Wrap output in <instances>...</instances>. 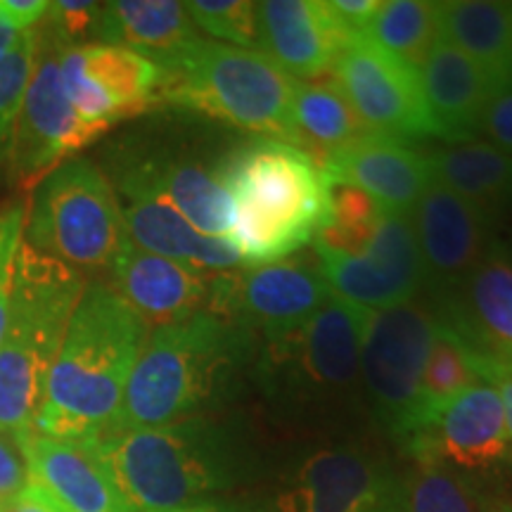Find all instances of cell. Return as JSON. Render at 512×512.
Returning a JSON list of instances; mask_svg holds the SVG:
<instances>
[{"label":"cell","mask_w":512,"mask_h":512,"mask_svg":"<svg viewBox=\"0 0 512 512\" xmlns=\"http://www.w3.org/2000/svg\"><path fill=\"white\" fill-rule=\"evenodd\" d=\"M91 451L133 512L183 508L249 482L259 470L252 430L238 418H195L107 432Z\"/></svg>","instance_id":"cell-1"},{"label":"cell","mask_w":512,"mask_h":512,"mask_svg":"<svg viewBox=\"0 0 512 512\" xmlns=\"http://www.w3.org/2000/svg\"><path fill=\"white\" fill-rule=\"evenodd\" d=\"M261 337L211 311L150 330L112 432L152 430L233 401L252 384Z\"/></svg>","instance_id":"cell-2"},{"label":"cell","mask_w":512,"mask_h":512,"mask_svg":"<svg viewBox=\"0 0 512 512\" xmlns=\"http://www.w3.org/2000/svg\"><path fill=\"white\" fill-rule=\"evenodd\" d=\"M150 328L107 283L81 294L50 370L34 432L91 446L112 432Z\"/></svg>","instance_id":"cell-3"},{"label":"cell","mask_w":512,"mask_h":512,"mask_svg":"<svg viewBox=\"0 0 512 512\" xmlns=\"http://www.w3.org/2000/svg\"><path fill=\"white\" fill-rule=\"evenodd\" d=\"M221 181L235 204L230 242L242 268L283 261L313 245L332 216L323 171L304 150L283 140L249 138L233 145Z\"/></svg>","instance_id":"cell-4"},{"label":"cell","mask_w":512,"mask_h":512,"mask_svg":"<svg viewBox=\"0 0 512 512\" xmlns=\"http://www.w3.org/2000/svg\"><path fill=\"white\" fill-rule=\"evenodd\" d=\"M368 309L332 297L302 323L261 337L252 387L290 420H342L366 408L358 347Z\"/></svg>","instance_id":"cell-5"},{"label":"cell","mask_w":512,"mask_h":512,"mask_svg":"<svg viewBox=\"0 0 512 512\" xmlns=\"http://www.w3.org/2000/svg\"><path fill=\"white\" fill-rule=\"evenodd\" d=\"M155 67L157 102L294 145L292 102L299 81L261 50L195 38Z\"/></svg>","instance_id":"cell-6"},{"label":"cell","mask_w":512,"mask_h":512,"mask_svg":"<svg viewBox=\"0 0 512 512\" xmlns=\"http://www.w3.org/2000/svg\"><path fill=\"white\" fill-rule=\"evenodd\" d=\"M86 280L60 259L22 245L10 311L0 339V432L34 430L50 370Z\"/></svg>","instance_id":"cell-7"},{"label":"cell","mask_w":512,"mask_h":512,"mask_svg":"<svg viewBox=\"0 0 512 512\" xmlns=\"http://www.w3.org/2000/svg\"><path fill=\"white\" fill-rule=\"evenodd\" d=\"M117 190L91 159L74 157L36 185L24 242L72 268H110L126 242Z\"/></svg>","instance_id":"cell-8"},{"label":"cell","mask_w":512,"mask_h":512,"mask_svg":"<svg viewBox=\"0 0 512 512\" xmlns=\"http://www.w3.org/2000/svg\"><path fill=\"white\" fill-rule=\"evenodd\" d=\"M434 311L425 297L366 311L358 347L363 396L377 427L408 453L425 430L422 375L434 339Z\"/></svg>","instance_id":"cell-9"},{"label":"cell","mask_w":512,"mask_h":512,"mask_svg":"<svg viewBox=\"0 0 512 512\" xmlns=\"http://www.w3.org/2000/svg\"><path fill=\"white\" fill-rule=\"evenodd\" d=\"M36 34L34 72L24 93L8 157L10 174L22 188H36L50 171L74 159L76 152L112 128L83 119L74 110L60 74L64 43L46 22Z\"/></svg>","instance_id":"cell-10"},{"label":"cell","mask_w":512,"mask_h":512,"mask_svg":"<svg viewBox=\"0 0 512 512\" xmlns=\"http://www.w3.org/2000/svg\"><path fill=\"white\" fill-rule=\"evenodd\" d=\"M228 150L195 155L171 145H126L110 169L126 200H159L200 233L228 240L235 226V204L221 181Z\"/></svg>","instance_id":"cell-11"},{"label":"cell","mask_w":512,"mask_h":512,"mask_svg":"<svg viewBox=\"0 0 512 512\" xmlns=\"http://www.w3.org/2000/svg\"><path fill=\"white\" fill-rule=\"evenodd\" d=\"M403 470L373 446L344 441L299 460L273 512H401Z\"/></svg>","instance_id":"cell-12"},{"label":"cell","mask_w":512,"mask_h":512,"mask_svg":"<svg viewBox=\"0 0 512 512\" xmlns=\"http://www.w3.org/2000/svg\"><path fill=\"white\" fill-rule=\"evenodd\" d=\"M335 297L316 252L283 261L216 273L211 313L245 325L256 335L290 328Z\"/></svg>","instance_id":"cell-13"},{"label":"cell","mask_w":512,"mask_h":512,"mask_svg":"<svg viewBox=\"0 0 512 512\" xmlns=\"http://www.w3.org/2000/svg\"><path fill=\"white\" fill-rule=\"evenodd\" d=\"M332 72L368 133L411 145L437 138L420 74L370 38H351Z\"/></svg>","instance_id":"cell-14"},{"label":"cell","mask_w":512,"mask_h":512,"mask_svg":"<svg viewBox=\"0 0 512 512\" xmlns=\"http://www.w3.org/2000/svg\"><path fill=\"white\" fill-rule=\"evenodd\" d=\"M316 256L332 294L361 309H392L420 299V292L425 294V268L408 214L384 209L361 254L316 252Z\"/></svg>","instance_id":"cell-15"},{"label":"cell","mask_w":512,"mask_h":512,"mask_svg":"<svg viewBox=\"0 0 512 512\" xmlns=\"http://www.w3.org/2000/svg\"><path fill=\"white\" fill-rule=\"evenodd\" d=\"M64 91L83 119L114 126L157 105L159 69L147 57L114 46H64Z\"/></svg>","instance_id":"cell-16"},{"label":"cell","mask_w":512,"mask_h":512,"mask_svg":"<svg viewBox=\"0 0 512 512\" xmlns=\"http://www.w3.org/2000/svg\"><path fill=\"white\" fill-rule=\"evenodd\" d=\"M408 216L425 268V299L446 297L479 264L496 259L482 221L446 185H427Z\"/></svg>","instance_id":"cell-17"},{"label":"cell","mask_w":512,"mask_h":512,"mask_svg":"<svg viewBox=\"0 0 512 512\" xmlns=\"http://www.w3.org/2000/svg\"><path fill=\"white\" fill-rule=\"evenodd\" d=\"M510 451L501 392L482 380L448 401L406 456L437 460L458 472H477L503 463Z\"/></svg>","instance_id":"cell-18"},{"label":"cell","mask_w":512,"mask_h":512,"mask_svg":"<svg viewBox=\"0 0 512 512\" xmlns=\"http://www.w3.org/2000/svg\"><path fill=\"white\" fill-rule=\"evenodd\" d=\"M427 302L470 351L477 373L491 363H512V264L484 261L456 290Z\"/></svg>","instance_id":"cell-19"},{"label":"cell","mask_w":512,"mask_h":512,"mask_svg":"<svg viewBox=\"0 0 512 512\" xmlns=\"http://www.w3.org/2000/svg\"><path fill=\"white\" fill-rule=\"evenodd\" d=\"M110 273L112 290L150 330L211 311L216 273L143 252L128 240L119 249Z\"/></svg>","instance_id":"cell-20"},{"label":"cell","mask_w":512,"mask_h":512,"mask_svg":"<svg viewBox=\"0 0 512 512\" xmlns=\"http://www.w3.org/2000/svg\"><path fill=\"white\" fill-rule=\"evenodd\" d=\"M434 181L470 204L498 261L512 264V157L486 140L432 147Z\"/></svg>","instance_id":"cell-21"},{"label":"cell","mask_w":512,"mask_h":512,"mask_svg":"<svg viewBox=\"0 0 512 512\" xmlns=\"http://www.w3.org/2000/svg\"><path fill=\"white\" fill-rule=\"evenodd\" d=\"M325 181L349 183L387 211L411 214L434 181L430 152L382 136H363L318 162Z\"/></svg>","instance_id":"cell-22"},{"label":"cell","mask_w":512,"mask_h":512,"mask_svg":"<svg viewBox=\"0 0 512 512\" xmlns=\"http://www.w3.org/2000/svg\"><path fill=\"white\" fill-rule=\"evenodd\" d=\"M17 441L27 460L29 489L55 512H133L91 448L34 430Z\"/></svg>","instance_id":"cell-23"},{"label":"cell","mask_w":512,"mask_h":512,"mask_svg":"<svg viewBox=\"0 0 512 512\" xmlns=\"http://www.w3.org/2000/svg\"><path fill=\"white\" fill-rule=\"evenodd\" d=\"M325 0L259 3V48L294 79H313L335 67L351 43Z\"/></svg>","instance_id":"cell-24"},{"label":"cell","mask_w":512,"mask_h":512,"mask_svg":"<svg viewBox=\"0 0 512 512\" xmlns=\"http://www.w3.org/2000/svg\"><path fill=\"white\" fill-rule=\"evenodd\" d=\"M420 86L437 138L477 140L479 119L498 86L463 50L439 38L420 67Z\"/></svg>","instance_id":"cell-25"},{"label":"cell","mask_w":512,"mask_h":512,"mask_svg":"<svg viewBox=\"0 0 512 512\" xmlns=\"http://www.w3.org/2000/svg\"><path fill=\"white\" fill-rule=\"evenodd\" d=\"M121 209H124L128 242L143 252L202 268L209 273L242 268V256L233 242L200 233L169 204L150 200V197H136V200H128L126 207Z\"/></svg>","instance_id":"cell-26"},{"label":"cell","mask_w":512,"mask_h":512,"mask_svg":"<svg viewBox=\"0 0 512 512\" xmlns=\"http://www.w3.org/2000/svg\"><path fill=\"white\" fill-rule=\"evenodd\" d=\"M95 38L102 46L131 50L150 62H164L195 41L197 27L176 0H112L100 10Z\"/></svg>","instance_id":"cell-27"},{"label":"cell","mask_w":512,"mask_h":512,"mask_svg":"<svg viewBox=\"0 0 512 512\" xmlns=\"http://www.w3.org/2000/svg\"><path fill=\"white\" fill-rule=\"evenodd\" d=\"M439 38L475 60L498 88L512 83V0L439 3Z\"/></svg>","instance_id":"cell-28"},{"label":"cell","mask_w":512,"mask_h":512,"mask_svg":"<svg viewBox=\"0 0 512 512\" xmlns=\"http://www.w3.org/2000/svg\"><path fill=\"white\" fill-rule=\"evenodd\" d=\"M294 147L304 150L318 162L332 150L354 143L363 136H373L351 107L337 81H299L292 102Z\"/></svg>","instance_id":"cell-29"},{"label":"cell","mask_w":512,"mask_h":512,"mask_svg":"<svg viewBox=\"0 0 512 512\" xmlns=\"http://www.w3.org/2000/svg\"><path fill=\"white\" fill-rule=\"evenodd\" d=\"M363 36L420 74L432 46L439 41V3L382 0V8Z\"/></svg>","instance_id":"cell-30"},{"label":"cell","mask_w":512,"mask_h":512,"mask_svg":"<svg viewBox=\"0 0 512 512\" xmlns=\"http://www.w3.org/2000/svg\"><path fill=\"white\" fill-rule=\"evenodd\" d=\"M482 491L463 472L437 460H413L403 470L401 512H491Z\"/></svg>","instance_id":"cell-31"},{"label":"cell","mask_w":512,"mask_h":512,"mask_svg":"<svg viewBox=\"0 0 512 512\" xmlns=\"http://www.w3.org/2000/svg\"><path fill=\"white\" fill-rule=\"evenodd\" d=\"M477 382L482 380H479L470 351L444 323L437 320L425 375H422V420H425V430L432 425V420L437 418L448 401H453L460 392H465L467 387ZM425 430H422V434H425Z\"/></svg>","instance_id":"cell-32"},{"label":"cell","mask_w":512,"mask_h":512,"mask_svg":"<svg viewBox=\"0 0 512 512\" xmlns=\"http://www.w3.org/2000/svg\"><path fill=\"white\" fill-rule=\"evenodd\" d=\"M332 216L323 233L313 240V252L354 256L361 254L380 223L382 207L373 197L349 183L328 181Z\"/></svg>","instance_id":"cell-33"},{"label":"cell","mask_w":512,"mask_h":512,"mask_svg":"<svg viewBox=\"0 0 512 512\" xmlns=\"http://www.w3.org/2000/svg\"><path fill=\"white\" fill-rule=\"evenodd\" d=\"M185 10L197 29L238 48H259V3L249 0H190Z\"/></svg>","instance_id":"cell-34"},{"label":"cell","mask_w":512,"mask_h":512,"mask_svg":"<svg viewBox=\"0 0 512 512\" xmlns=\"http://www.w3.org/2000/svg\"><path fill=\"white\" fill-rule=\"evenodd\" d=\"M38 34L34 29L27 41L0 55V164L8 162L12 138L24 93H27L36 60Z\"/></svg>","instance_id":"cell-35"},{"label":"cell","mask_w":512,"mask_h":512,"mask_svg":"<svg viewBox=\"0 0 512 512\" xmlns=\"http://www.w3.org/2000/svg\"><path fill=\"white\" fill-rule=\"evenodd\" d=\"M29 202H17L0 211V339H3L5 320H8L12 287H15L17 261L24 245Z\"/></svg>","instance_id":"cell-36"},{"label":"cell","mask_w":512,"mask_h":512,"mask_svg":"<svg viewBox=\"0 0 512 512\" xmlns=\"http://www.w3.org/2000/svg\"><path fill=\"white\" fill-rule=\"evenodd\" d=\"M102 5L100 3H88V0H55L48 5V15L43 22L55 31V36L60 38L64 46H76L81 38L88 34H95V24H98Z\"/></svg>","instance_id":"cell-37"},{"label":"cell","mask_w":512,"mask_h":512,"mask_svg":"<svg viewBox=\"0 0 512 512\" xmlns=\"http://www.w3.org/2000/svg\"><path fill=\"white\" fill-rule=\"evenodd\" d=\"M477 136L512 157V83L498 88L486 102Z\"/></svg>","instance_id":"cell-38"},{"label":"cell","mask_w":512,"mask_h":512,"mask_svg":"<svg viewBox=\"0 0 512 512\" xmlns=\"http://www.w3.org/2000/svg\"><path fill=\"white\" fill-rule=\"evenodd\" d=\"M29 486L27 460L15 434L0 432V505L22 494Z\"/></svg>","instance_id":"cell-39"},{"label":"cell","mask_w":512,"mask_h":512,"mask_svg":"<svg viewBox=\"0 0 512 512\" xmlns=\"http://www.w3.org/2000/svg\"><path fill=\"white\" fill-rule=\"evenodd\" d=\"M330 10L335 12L344 29L351 36H363L373 22L377 10L382 8V0H328Z\"/></svg>","instance_id":"cell-40"},{"label":"cell","mask_w":512,"mask_h":512,"mask_svg":"<svg viewBox=\"0 0 512 512\" xmlns=\"http://www.w3.org/2000/svg\"><path fill=\"white\" fill-rule=\"evenodd\" d=\"M46 0H0V17L19 31H34L48 15Z\"/></svg>","instance_id":"cell-41"},{"label":"cell","mask_w":512,"mask_h":512,"mask_svg":"<svg viewBox=\"0 0 512 512\" xmlns=\"http://www.w3.org/2000/svg\"><path fill=\"white\" fill-rule=\"evenodd\" d=\"M152 512H273V508H268V505L259 501H252V498H209V501L183 505V508Z\"/></svg>","instance_id":"cell-42"},{"label":"cell","mask_w":512,"mask_h":512,"mask_svg":"<svg viewBox=\"0 0 512 512\" xmlns=\"http://www.w3.org/2000/svg\"><path fill=\"white\" fill-rule=\"evenodd\" d=\"M479 377L484 382H491L501 392L503 408H505V420H508V434L512 441V363H491L479 370Z\"/></svg>","instance_id":"cell-43"},{"label":"cell","mask_w":512,"mask_h":512,"mask_svg":"<svg viewBox=\"0 0 512 512\" xmlns=\"http://www.w3.org/2000/svg\"><path fill=\"white\" fill-rule=\"evenodd\" d=\"M0 512H55L50 505L43 501L36 491H31L29 486L22 491V494L12 498L5 505H0Z\"/></svg>","instance_id":"cell-44"},{"label":"cell","mask_w":512,"mask_h":512,"mask_svg":"<svg viewBox=\"0 0 512 512\" xmlns=\"http://www.w3.org/2000/svg\"><path fill=\"white\" fill-rule=\"evenodd\" d=\"M31 34H34V31H19L15 27H10V24L0 17V55L8 53L12 48H17L19 43L27 41Z\"/></svg>","instance_id":"cell-45"},{"label":"cell","mask_w":512,"mask_h":512,"mask_svg":"<svg viewBox=\"0 0 512 512\" xmlns=\"http://www.w3.org/2000/svg\"><path fill=\"white\" fill-rule=\"evenodd\" d=\"M491 512H512V508H496V505H494V510H491Z\"/></svg>","instance_id":"cell-46"}]
</instances>
